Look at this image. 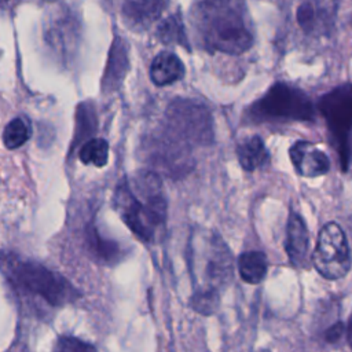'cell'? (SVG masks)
I'll use <instances>...</instances> for the list:
<instances>
[{
	"instance_id": "obj_24",
	"label": "cell",
	"mask_w": 352,
	"mask_h": 352,
	"mask_svg": "<svg viewBox=\"0 0 352 352\" xmlns=\"http://www.w3.org/2000/svg\"><path fill=\"white\" fill-rule=\"evenodd\" d=\"M52 352H98L96 348L81 338L73 336H60L54 344Z\"/></svg>"
},
{
	"instance_id": "obj_25",
	"label": "cell",
	"mask_w": 352,
	"mask_h": 352,
	"mask_svg": "<svg viewBox=\"0 0 352 352\" xmlns=\"http://www.w3.org/2000/svg\"><path fill=\"white\" fill-rule=\"evenodd\" d=\"M342 337H345V323L341 320L331 323L323 331V340L327 344H337Z\"/></svg>"
},
{
	"instance_id": "obj_22",
	"label": "cell",
	"mask_w": 352,
	"mask_h": 352,
	"mask_svg": "<svg viewBox=\"0 0 352 352\" xmlns=\"http://www.w3.org/2000/svg\"><path fill=\"white\" fill-rule=\"evenodd\" d=\"M221 293L210 289H194L190 297V307L205 316L213 315L220 305Z\"/></svg>"
},
{
	"instance_id": "obj_15",
	"label": "cell",
	"mask_w": 352,
	"mask_h": 352,
	"mask_svg": "<svg viewBox=\"0 0 352 352\" xmlns=\"http://www.w3.org/2000/svg\"><path fill=\"white\" fill-rule=\"evenodd\" d=\"M184 73L183 62L172 51L157 54L150 65V80L158 87H165L182 80Z\"/></svg>"
},
{
	"instance_id": "obj_3",
	"label": "cell",
	"mask_w": 352,
	"mask_h": 352,
	"mask_svg": "<svg viewBox=\"0 0 352 352\" xmlns=\"http://www.w3.org/2000/svg\"><path fill=\"white\" fill-rule=\"evenodd\" d=\"M0 271L18 296L48 308H62L81 296L63 275L11 252H0Z\"/></svg>"
},
{
	"instance_id": "obj_29",
	"label": "cell",
	"mask_w": 352,
	"mask_h": 352,
	"mask_svg": "<svg viewBox=\"0 0 352 352\" xmlns=\"http://www.w3.org/2000/svg\"><path fill=\"white\" fill-rule=\"evenodd\" d=\"M351 160H352V142H351Z\"/></svg>"
},
{
	"instance_id": "obj_27",
	"label": "cell",
	"mask_w": 352,
	"mask_h": 352,
	"mask_svg": "<svg viewBox=\"0 0 352 352\" xmlns=\"http://www.w3.org/2000/svg\"><path fill=\"white\" fill-rule=\"evenodd\" d=\"M19 1H21V0H0L1 7H3V8H8V10H11L12 7H15Z\"/></svg>"
},
{
	"instance_id": "obj_28",
	"label": "cell",
	"mask_w": 352,
	"mask_h": 352,
	"mask_svg": "<svg viewBox=\"0 0 352 352\" xmlns=\"http://www.w3.org/2000/svg\"><path fill=\"white\" fill-rule=\"evenodd\" d=\"M257 352H271V351H268V349H260V351H257Z\"/></svg>"
},
{
	"instance_id": "obj_10",
	"label": "cell",
	"mask_w": 352,
	"mask_h": 352,
	"mask_svg": "<svg viewBox=\"0 0 352 352\" xmlns=\"http://www.w3.org/2000/svg\"><path fill=\"white\" fill-rule=\"evenodd\" d=\"M290 161L300 176L316 177L330 169V160L324 151L318 148L312 142L297 140L289 148Z\"/></svg>"
},
{
	"instance_id": "obj_1",
	"label": "cell",
	"mask_w": 352,
	"mask_h": 352,
	"mask_svg": "<svg viewBox=\"0 0 352 352\" xmlns=\"http://www.w3.org/2000/svg\"><path fill=\"white\" fill-rule=\"evenodd\" d=\"M114 208L140 241L151 243L164 235L168 202L155 172L142 170L132 179L121 180L114 191Z\"/></svg>"
},
{
	"instance_id": "obj_14",
	"label": "cell",
	"mask_w": 352,
	"mask_h": 352,
	"mask_svg": "<svg viewBox=\"0 0 352 352\" xmlns=\"http://www.w3.org/2000/svg\"><path fill=\"white\" fill-rule=\"evenodd\" d=\"M45 38L54 51L56 50L63 58H66L77 45L78 22L76 16L69 12L56 15L47 28Z\"/></svg>"
},
{
	"instance_id": "obj_20",
	"label": "cell",
	"mask_w": 352,
	"mask_h": 352,
	"mask_svg": "<svg viewBox=\"0 0 352 352\" xmlns=\"http://www.w3.org/2000/svg\"><path fill=\"white\" fill-rule=\"evenodd\" d=\"M157 36H158V40L164 44L183 45L187 50L190 48L186 30L183 26V21L179 12L172 14L160 22L157 28Z\"/></svg>"
},
{
	"instance_id": "obj_11",
	"label": "cell",
	"mask_w": 352,
	"mask_h": 352,
	"mask_svg": "<svg viewBox=\"0 0 352 352\" xmlns=\"http://www.w3.org/2000/svg\"><path fill=\"white\" fill-rule=\"evenodd\" d=\"M285 249L293 267L305 268L308 265L309 234L304 219L294 210L289 213Z\"/></svg>"
},
{
	"instance_id": "obj_7",
	"label": "cell",
	"mask_w": 352,
	"mask_h": 352,
	"mask_svg": "<svg viewBox=\"0 0 352 352\" xmlns=\"http://www.w3.org/2000/svg\"><path fill=\"white\" fill-rule=\"evenodd\" d=\"M190 260L194 289L223 292L234 275V260L227 243L217 232H210L204 243V254L192 253Z\"/></svg>"
},
{
	"instance_id": "obj_17",
	"label": "cell",
	"mask_w": 352,
	"mask_h": 352,
	"mask_svg": "<svg viewBox=\"0 0 352 352\" xmlns=\"http://www.w3.org/2000/svg\"><path fill=\"white\" fill-rule=\"evenodd\" d=\"M238 272L241 278L250 283H260L268 271V258L263 252L249 250L241 253L238 257Z\"/></svg>"
},
{
	"instance_id": "obj_5",
	"label": "cell",
	"mask_w": 352,
	"mask_h": 352,
	"mask_svg": "<svg viewBox=\"0 0 352 352\" xmlns=\"http://www.w3.org/2000/svg\"><path fill=\"white\" fill-rule=\"evenodd\" d=\"M248 118L253 122H312L315 110L314 103L302 89L276 81L252 103Z\"/></svg>"
},
{
	"instance_id": "obj_2",
	"label": "cell",
	"mask_w": 352,
	"mask_h": 352,
	"mask_svg": "<svg viewBox=\"0 0 352 352\" xmlns=\"http://www.w3.org/2000/svg\"><path fill=\"white\" fill-rule=\"evenodd\" d=\"M205 50L239 55L254 43L252 21L243 0H202L194 12Z\"/></svg>"
},
{
	"instance_id": "obj_23",
	"label": "cell",
	"mask_w": 352,
	"mask_h": 352,
	"mask_svg": "<svg viewBox=\"0 0 352 352\" xmlns=\"http://www.w3.org/2000/svg\"><path fill=\"white\" fill-rule=\"evenodd\" d=\"M30 136L29 128L22 118H14L7 124L3 132L4 146L10 150H15L25 144Z\"/></svg>"
},
{
	"instance_id": "obj_9",
	"label": "cell",
	"mask_w": 352,
	"mask_h": 352,
	"mask_svg": "<svg viewBox=\"0 0 352 352\" xmlns=\"http://www.w3.org/2000/svg\"><path fill=\"white\" fill-rule=\"evenodd\" d=\"M336 0H301L296 10V22L308 37H326L334 28Z\"/></svg>"
},
{
	"instance_id": "obj_8",
	"label": "cell",
	"mask_w": 352,
	"mask_h": 352,
	"mask_svg": "<svg viewBox=\"0 0 352 352\" xmlns=\"http://www.w3.org/2000/svg\"><path fill=\"white\" fill-rule=\"evenodd\" d=\"M316 271L326 279H340L345 276L352 264L351 249L342 228L334 223H326L318 235L312 254Z\"/></svg>"
},
{
	"instance_id": "obj_16",
	"label": "cell",
	"mask_w": 352,
	"mask_h": 352,
	"mask_svg": "<svg viewBox=\"0 0 352 352\" xmlns=\"http://www.w3.org/2000/svg\"><path fill=\"white\" fill-rule=\"evenodd\" d=\"M236 157L239 165L246 172H254L270 162V153L258 135H252L239 142L236 146Z\"/></svg>"
},
{
	"instance_id": "obj_12",
	"label": "cell",
	"mask_w": 352,
	"mask_h": 352,
	"mask_svg": "<svg viewBox=\"0 0 352 352\" xmlns=\"http://www.w3.org/2000/svg\"><path fill=\"white\" fill-rule=\"evenodd\" d=\"M129 70V47L128 43L116 36L107 55L104 73L102 77L103 94H111L120 88Z\"/></svg>"
},
{
	"instance_id": "obj_6",
	"label": "cell",
	"mask_w": 352,
	"mask_h": 352,
	"mask_svg": "<svg viewBox=\"0 0 352 352\" xmlns=\"http://www.w3.org/2000/svg\"><path fill=\"white\" fill-rule=\"evenodd\" d=\"M318 107L326 121L327 129L337 148L342 172L351 164V135H352V82L334 87L320 96Z\"/></svg>"
},
{
	"instance_id": "obj_13",
	"label": "cell",
	"mask_w": 352,
	"mask_h": 352,
	"mask_svg": "<svg viewBox=\"0 0 352 352\" xmlns=\"http://www.w3.org/2000/svg\"><path fill=\"white\" fill-rule=\"evenodd\" d=\"M169 0H121V14L131 29H146L166 10Z\"/></svg>"
},
{
	"instance_id": "obj_4",
	"label": "cell",
	"mask_w": 352,
	"mask_h": 352,
	"mask_svg": "<svg viewBox=\"0 0 352 352\" xmlns=\"http://www.w3.org/2000/svg\"><path fill=\"white\" fill-rule=\"evenodd\" d=\"M161 135L188 151L192 147L209 146L214 139L212 113L199 100L176 98L165 110Z\"/></svg>"
},
{
	"instance_id": "obj_19",
	"label": "cell",
	"mask_w": 352,
	"mask_h": 352,
	"mask_svg": "<svg viewBox=\"0 0 352 352\" xmlns=\"http://www.w3.org/2000/svg\"><path fill=\"white\" fill-rule=\"evenodd\" d=\"M98 126L95 107L91 102H82L76 109V131L72 142V151L85 139L91 138Z\"/></svg>"
},
{
	"instance_id": "obj_18",
	"label": "cell",
	"mask_w": 352,
	"mask_h": 352,
	"mask_svg": "<svg viewBox=\"0 0 352 352\" xmlns=\"http://www.w3.org/2000/svg\"><path fill=\"white\" fill-rule=\"evenodd\" d=\"M87 243L91 254L98 263L113 265L122 257V250L116 241L103 238L95 228L89 230L87 235Z\"/></svg>"
},
{
	"instance_id": "obj_26",
	"label": "cell",
	"mask_w": 352,
	"mask_h": 352,
	"mask_svg": "<svg viewBox=\"0 0 352 352\" xmlns=\"http://www.w3.org/2000/svg\"><path fill=\"white\" fill-rule=\"evenodd\" d=\"M345 340L348 342V345L352 349V314L349 315L346 323H345Z\"/></svg>"
},
{
	"instance_id": "obj_21",
	"label": "cell",
	"mask_w": 352,
	"mask_h": 352,
	"mask_svg": "<svg viewBox=\"0 0 352 352\" xmlns=\"http://www.w3.org/2000/svg\"><path fill=\"white\" fill-rule=\"evenodd\" d=\"M78 157L82 164H92L102 168L109 160V143L99 138L89 139L81 146Z\"/></svg>"
},
{
	"instance_id": "obj_30",
	"label": "cell",
	"mask_w": 352,
	"mask_h": 352,
	"mask_svg": "<svg viewBox=\"0 0 352 352\" xmlns=\"http://www.w3.org/2000/svg\"><path fill=\"white\" fill-rule=\"evenodd\" d=\"M44 1H47V3H52V1H55V0H44Z\"/></svg>"
}]
</instances>
